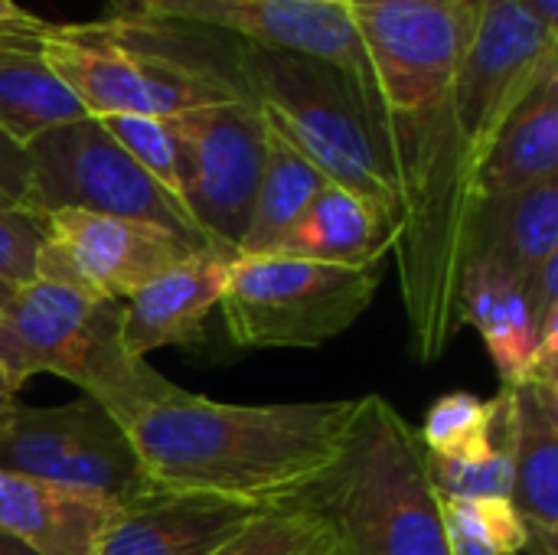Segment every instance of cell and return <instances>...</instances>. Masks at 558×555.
Returning a JSON list of instances; mask_svg holds the SVG:
<instances>
[{"instance_id":"cell-1","label":"cell","mask_w":558,"mask_h":555,"mask_svg":"<svg viewBox=\"0 0 558 555\" xmlns=\"http://www.w3.org/2000/svg\"><path fill=\"white\" fill-rule=\"evenodd\" d=\"M360 399L229 406L173 386L128 435L150 487L265 507L333 464Z\"/></svg>"},{"instance_id":"cell-2","label":"cell","mask_w":558,"mask_h":555,"mask_svg":"<svg viewBox=\"0 0 558 555\" xmlns=\"http://www.w3.org/2000/svg\"><path fill=\"white\" fill-rule=\"evenodd\" d=\"M242 92L330 183L356 193L396 229L405 216V150L383 98L340 65L242 43ZM399 239V236H396Z\"/></svg>"},{"instance_id":"cell-3","label":"cell","mask_w":558,"mask_h":555,"mask_svg":"<svg viewBox=\"0 0 558 555\" xmlns=\"http://www.w3.org/2000/svg\"><path fill=\"white\" fill-rule=\"evenodd\" d=\"M291 497L327 520L343 555H454L418 432L386 396H360L333 464Z\"/></svg>"},{"instance_id":"cell-4","label":"cell","mask_w":558,"mask_h":555,"mask_svg":"<svg viewBox=\"0 0 558 555\" xmlns=\"http://www.w3.org/2000/svg\"><path fill=\"white\" fill-rule=\"evenodd\" d=\"M36 49L92 118H177L203 105L248 98L235 65L167 43L163 23L121 16L95 26L43 23Z\"/></svg>"},{"instance_id":"cell-5","label":"cell","mask_w":558,"mask_h":555,"mask_svg":"<svg viewBox=\"0 0 558 555\" xmlns=\"http://www.w3.org/2000/svg\"><path fill=\"white\" fill-rule=\"evenodd\" d=\"M121 301L82 294L69 285L33 278L0 311V366L13 389L52 373L128 422L173 389L147 360L121 347Z\"/></svg>"},{"instance_id":"cell-6","label":"cell","mask_w":558,"mask_h":555,"mask_svg":"<svg viewBox=\"0 0 558 555\" xmlns=\"http://www.w3.org/2000/svg\"><path fill=\"white\" fill-rule=\"evenodd\" d=\"M363 52L405 150V200L445 160V108L477 7L461 0H350Z\"/></svg>"},{"instance_id":"cell-7","label":"cell","mask_w":558,"mask_h":555,"mask_svg":"<svg viewBox=\"0 0 558 555\" xmlns=\"http://www.w3.org/2000/svg\"><path fill=\"white\" fill-rule=\"evenodd\" d=\"M386 265H330L294 255H235L222 321L245 350H314L373 304Z\"/></svg>"},{"instance_id":"cell-8","label":"cell","mask_w":558,"mask_h":555,"mask_svg":"<svg viewBox=\"0 0 558 555\" xmlns=\"http://www.w3.org/2000/svg\"><path fill=\"white\" fill-rule=\"evenodd\" d=\"M553 59H558V36L520 0H481L445 108V180L464 226L484 150Z\"/></svg>"},{"instance_id":"cell-9","label":"cell","mask_w":558,"mask_h":555,"mask_svg":"<svg viewBox=\"0 0 558 555\" xmlns=\"http://www.w3.org/2000/svg\"><path fill=\"white\" fill-rule=\"evenodd\" d=\"M0 471L98 494L118 507L150 494L124 425L92 396L62 406H0Z\"/></svg>"},{"instance_id":"cell-10","label":"cell","mask_w":558,"mask_h":555,"mask_svg":"<svg viewBox=\"0 0 558 555\" xmlns=\"http://www.w3.org/2000/svg\"><path fill=\"white\" fill-rule=\"evenodd\" d=\"M26 160L33 213L39 216L56 209L124 216L170 229L193 245H206L190 213L157 186L92 114L33 141L26 147Z\"/></svg>"},{"instance_id":"cell-11","label":"cell","mask_w":558,"mask_h":555,"mask_svg":"<svg viewBox=\"0 0 558 555\" xmlns=\"http://www.w3.org/2000/svg\"><path fill=\"white\" fill-rule=\"evenodd\" d=\"M183 144V206L206 245L239 255L262 177L268 121L252 98L173 118Z\"/></svg>"},{"instance_id":"cell-12","label":"cell","mask_w":558,"mask_h":555,"mask_svg":"<svg viewBox=\"0 0 558 555\" xmlns=\"http://www.w3.org/2000/svg\"><path fill=\"white\" fill-rule=\"evenodd\" d=\"M43 229L46 239L36 252V278L121 304L150 278L203 249L154 222L85 209L46 213Z\"/></svg>"},{"instance_id":"cell-13","label":"cell","mask_w":558,"mask_h":555,"mask_svg":"<svg viewBox=\"0 0 558 555\" xmlns=\"http://www.w3.org/2000/svg\"><path fill=\"white\" fill-rule=\"evenodd\" d=\"M108 3L118 10L121 20L232 33L248 46L288 49V52H304L333 62L379 95L373 65L363 52V43L356 36L347 7H320L304 0H108Z\"/></svg>"},{"instance_id":"cell-14","label":"cell","mask_w":558,"mask_h":555,"mask_svg":"<svg viewBox=\"0 0 558 555\" xmlns=\"http://www.w3.org/2000/svg\"><path fill=\"white\" fill-rule=\"evenodd\" d=\"M232 252L203 245L150 278L121 307V347L134 360L163 347H186L203 337L206 317L222 304Z\"/></svg>"},{"instance_id":"cell-15","label":"cell","mask_w":558,"mask_h":555,"mask_svg":"<svg viewBox=\"0 0 558 555\" xmlns=\"http://www.w3.org/2000/svg\"><path fill=\"white\" fill-rule=\"evenodd\" d=\"M258 507L150 491L114 510L98 555H216L229 546Z\"/></svg>"},{"instance_id":"cell-16","label":"cell","mask_w":558,"mask_h":555,"mask_svg":"<svg viewBox=\"0 0 558 555\" xmlns=\"http://www.w3.org/2000/svg\"><path fill=\"white\" fill-rule=\"evenodd\" d=\"M114 510L98 494L0 471V530L36 555H98Z\"/></svg>"},{"instance_id":"cell-17","label":"cell","mask_w":558,"mask_h":555,"mask_svg":"<svg viewBox=\"0 0 558 555\" xmlns=\"http://www.w3.org/2000/svg\"><path fill=\"white\" fill-rule=\"evenodd\" d=\"M530 555L558 553V383L513 386V494Z\"/></svg>"},{"instance_id":"cell-18","label":"cell","mask_w":558,"mask_h":555,"mask_svg":"<svg viewBox=\"0 0 558 555\" xmlns=\"http://www.w3.org/2000/svg\"><path fill=\"white\" fill-rule=\"evenodd\" d=\"M558 177V59L546 62L484 150L471 193L504 196Z\"/></svg>"},{"instance_id":"cell-19","label":"cell","mask_w":558,"mask_h":555,"mask_svg":"<svg viewBox=\"0 0 558 555\" xmlns=\"http://www.w3.org/2000/svg\"><path fill=\"white\" fill-rule=\"evenodd\" d=\"M468 258H490L523 281L558 258V177L504 196H477L464 226Z\"/></svg>"},{"instance_id":"cell-20","label":"cell","mask_w":558,"mask_h":555,"mask_svg":"<svg viewBox=\"0 0 558 555\" xmlns=\"http://www.w3.org/2000/svg\"><path fill=\"white\" fill-rule=\"evenodd\" d=\"M458 321L481 334L500 386H520L526 379L539 337L523 278L490 258H468L458 285Z\"/></svg>"},{"instance_id":"cell-21","label":"cell","mask_w":558,"mask_h":555,"mask_svg":"<svg viewBox=\"0 0 558 555\" xmlns=\"http://www.w3.org/2000/svg\"><path fill=\"white\" fill-rule=\"evenodd\" d=\"M39 29H0V134L20 150L52 128L85 118L78 98L39 56Z\"/></svg>"},{"instance_id":"cell-22","label":"cell","mask_w":558,"mask_h":555,"mask_svg":"<svg viewBox=\"0 0 558 555\" xmlns=\"http://www.w3.org/2000/svg\"><path fill=\"white\" fill-rule=\"evenodd\" d=\"M399 229L356 193L327 183L291 226L275 255L330 265H376L396 245Z\"/></svg>"},{"instance_id":"cell-23","label":"cell","mask_w":558,"mask_h":555,"mask_svg":"<svg viewBox=\"0 0 558 555\" xmlns=\"http://www.w3.org/2000/svg\"><path fill=\"white\" fill-rule=\"evenodd\" d=\"M330 180L288 141L268 124L262 177L252 200V216L239 245V255H275L291 226L311 206V200Z\"/></svg>"},{"instance_id":"cell-24","label":"cell","mask_w":558,"mask_h":555,"mask_svg":"<svg viewBox=\"0 0 558 555\" xmlns=\"http://www.w3.org/2000/svg\"><path fill=\"white\" fill-rule=\"evenodd\" d=\"M415 432L428 458H484L513 442V386H500L494 399L448 393L425 412Z\"/></svg>"},{"instance_id":"cell-25","label":"cell","mask_w":558,"mask_h":555,"mask_svg":"<svg viewBox=\"0 0 558 555\" xmlns=\"http://www.w3.org/2000/svg\"><path fill=\"white\" fill-rule=\"evenodd\" d=\"M216 555H343V550L317 510L284 497L258 507L245 530Z\"/></svg>"},{"instance_id":"cell-26","label":"cell","mask_w":558,"mask_h":555,"mask_svg":"<svg viewBox=\"0 0 558 555\" xmlns=\"http://www.w3.org/2000/svg\"><path fill=\"white\" fill-rule=\"evenodd\" d=\"M441 523L454 555H530V533L507 497H441Z\"/></svg>"},{"instance_id":"cell-27","label":"cell","mask_w":558,"mask_h":555,"mask_svg":"<svg viewBox=\"0 0 558 555\" xmlns=\"http://www.w3.org/2000/svg\"><path fill=\"white\" fill-rule=\"evenodd\" d=\"M98 121L141 164V170L183 206V144H180L173 118L114 114V118H98Z\"/></svg>"},{"instance_id":"cell-28","label":"cell","mask_w":558,"mask_h":555,"mask_svg":"<svg viewBox=\"0 0 558 555\" xmlns=\"http://www.w3.org/2000/svg\"><path fill=\"white\" fill-rule=\"evenodd\" d=\"M46 239L43 216L0 206V278L26 285L36 278V252Z\"/></svg>"},{"instance_id":"cell-29","label":"cell","mask_w":558,"mask_h":555,"mask_svg":"<svg viewBox=\"0 0 558 555\" xmlns=\"http://www.w3.org/2000/svg\"><path fill=\"white\" fill-rule=\"evenodd\" d=\"M0 206L33 213V183H29L26 150L10 144L3 134H0Z\"/></svg>"},{"instance_id":"cell-30","label":"cell","mask_w":558,"mask_h":555,"mask_svg":"<svg viewBox=\"0 0 558 555\" xmlns=\"http://www.w3.org/2000/svg\"><path fill=\"white\" fill-rule=\"evenodd\" d=\"M43 20H36L33 13H26L23 7H16L13 0H0V29H23V33H33L39 29Z\"/></svg>"},{"instance_id":"cell-31","label":"cell","mask_w":558,"mask_h":555,"mask_svg":"<svg viewBox=\"0 0 558 555\" xmlns=\"http://www.w3.org/2000/svg\"><path fill=\"white\" fill-rule=\"evenodd\" d=\"M549 33L558 36V0H520Z\"/></svg>"},{"instance_id":"cell-32","label":"cell","mask_w":558,"mask_h":555,"mask_svg":"<svg viewBox=\"0 0 558 555\" xmlns=\"http://www.w3.org/2000/svg\"><path fill=\"white\" fill-rule=\"evenodd\" d=\"M0 555H36L33 550H26L23 543H16L13 536H7L3 530H0Z\"/></svg>"},{"instance_id":"cell-33","label":"cell","mask_w":558,"mask_h":555,"mask_svg":"<svg viewBox=\"0 0 558 555\" xmlns=\"http://www.w3.org/2000/svg\"><path fill=\"white\" fill-rule=\"evenodd\" d=\"M16 393H20V389H13V383L7 379V373H3V366H0V406L10 402V399H16Z\"/></svg>"},{"instance_id":"cell-34","label":"cell","mask_w":558,"mask_h":555,"mask_svg":"<svg viewBox=\"0 0 558 555\" xmlns=\"http://www.w3.org/2000/svg\"><path fill=\"white\" fill-rule=\"evenodd\" d=\"M16 288H20V285H10V281H3V278H0V311H3V307H7V304L13 301Z\"/></svg>"},{"instance_id":"cell-35","label":"cell","mask_w":558,"mask_h":555,"mask_svg":"<svg viewBox=\"0 0 558 555\" xmlns=\"http://www.w3.org/2000/svg\"><path fill=\"white\" fill-rule=\"evenodd\" d=\"M304 3H320V7H347L350 0H304Z\"/></svg>"},{"instance_id":"cell-36","label":"cell","mask_w":558,"mask_h":555,"mask_svg":"<svg viewBox=\"0 0 558 555\" xmlns=\"http://www.w3.org/2000/svg\"><path fill=\"white\" fill-rule=\"evenodd\" d=\"M461 3H474V7H481V0H461Z\"/></svg>"}]
</instances>
